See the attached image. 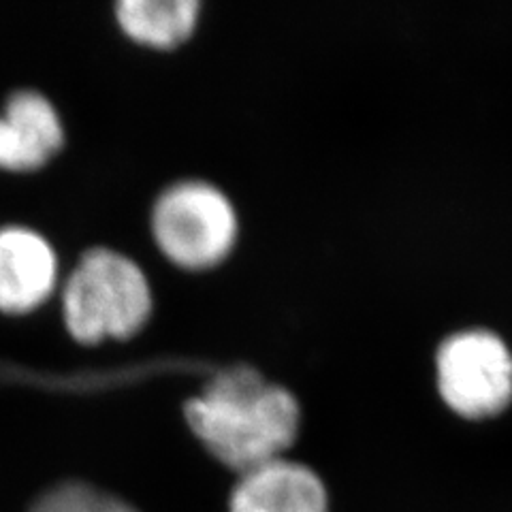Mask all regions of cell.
Returning a JSON list of instances; mask_svg holds the SVG:
<instances>
[{"instance_id": "1", "label": "cell", "mask_w": 512, "mask_h": 512, "mask_svg": "<svg viewBox=\"0 0 512 512\" xmlns=\"http://www.w3.org/2000/svg\"><path fill=\"white\" fill-rule=\"evenodd\" d=\"M184 412L207 451L239 474L284 457L301 414L291 391L244 363L222 367Z\"/></svg>"}, {"instance_id": "2", "label": "cell", "mask_w": 512, "mask_h": 512, "mask_svg": "<svg viewBox=\"0 0 512 512\" xmlns=\"http://www.w3.org/2000/svg\"><path fill=\"white\" fill-rule=\"evenodd\" d=\"M152 312V288L143 269L109 248L88 250L62 288L64 325L84 344L128 338Z\"/></svg>"}, {"instance_id": "3", "label": "cell", "mask_w": 512, "mask_h": 512, "mask_svg": "<svg viewBox=\"0 0 512 512\" xmlns=\"http://www.w3.org/2000/svg\"><path fill=\"white\" fill-rule=\"evenodd\" d=\"M152 231L167 259L186 269H205L231 252L237 239V214L218 186L184 180L158 195Z\"/></svg>"}, {"instance_id": "4", "label": "cell", "mask_w": 512, "mask_h": 512, "mask_svg": "<svg viewBox=\"0 0 512 512\" xmlns=\"http://www.w3.org/2000/svg\"><path fill=\"white\" fill-rule=\"evenodd\" d=\"M444 402L466 419H485L512 402V355L489 331H463L438 350Z\"/></svg>"}, {"instance_id": "5", "label": "cell", "mask_w": 512, "mask_h": 512, "mask_svg": "<svg viewBox=\"0 0 512 512\" xmlns=\"http://www.w3.org/2000/svg\"><path fill=\"white\" fill-rule=\"evenodd\" d=\"M58 256L47 239L20 224L0 229V310L30 312L52 295Z\"/></svg>"}, {"instance_id": "6", "label": "cell", "mask_w": 512, "mask_h": 512, "mask_svg": "<svg viewBox=\"0 0 512 512\" xmlns=\"http://www.w3.org/2000/svg\"><path fill=\"white\" fill-rule=\"evenodd\" d=\"M64 128L54 103L37 90L13 92L0 114V169L30 171L62 146Z\"/></svg>"}, {"instance_id": "7", "label": "cell", "mask_w": 512, "mask_h": 512, "mask_svg": "<svg viewBox=\"0 0 512 512\" xmlns=\"http://www.w3.org/2000/svg\"><path fill=\"white\" fill-rule=\"evenodd\" d=\"M231 512H327V491L308 466L280 457L242 474Z\"/></svg>"}, {"instance_id": "8", "label": "cell", "mask_w": 512, "mask_h": 512, "mask_svg": "<svg viewBox=\"0 0 512 512\" xmlns=\"http://www.w3.org/2000/svg\"><path fill=\"white\" fill-rule=\"evenodd\" d=\"M197 0H122L118 22L128 37L156 47L184 41L197 24Z\"/></svg>"}, {"instance_id": "9", "label": "cell", "mask_w": 512, "mask_h": 512, "mask_svg": "<svg viewBox=\"0 0 512 512\" xmlns=\"http://www.w3.org/2000/svg\"><path fill=\"white\" fill-rule=\"evenodd\" d=\"M30 512H137L133 506L84 483H62L43 493Z\"/></svg>"}]
</instances>
